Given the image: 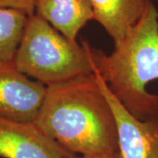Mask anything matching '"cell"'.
Returning <instances> with one entry per match:
<instances>
[{
  "label": "cell",
  "instance_id": "obj_5",
  "mask_svg": "<svg viewBox=\"0 0 158 158\" xmlns=\"http://www.w3.org/2000/svg\"><path fill=\"white\" fill-rule=\"evenodd\" d=\"M47 86L21 72L13 61H0V115L34 122Z\"/></svg>",
  "mask_w": 158,
  "mask_h": 158
},
{
  "label": "cell",
  "instance_id": "obj_11",
  "mask_svg": "<svg viewBox=\"0 0 158 158\" xmlns=\"http://www.w3.org/2000/svg\"><path fill=\"white\" fill-rule=\"evenodd\" d=\"M69 158H120L119 153H111V154H100V155H93V156H80Z\"/></svg>",
  "mask_w": 158,
  "mask_h": 158
},
{
  "label": "cell",
  "instance_id": "obj_4",
  "mask_svg": "<svg viewBox=\"0 0 158 158\" xmlns=\"http://www.w3.org/2000/svg\"><path fill=\"white\" fill-rule=\"evenodd\" d=\"M116 120L120 158H158V118L141 120L128 112L94 71Z\"/></svg>",
  "mask_w": 158,
  "mask_h": 158
},
{
  "label": "cell",
  "instance_id": "obj_8",
  "mask_svg": "<svg viewBox=\"0 0 158 158\" xmlns=\"http://www.w3.org/2000/svg\"><path fill=\"white\" fill-rule=\"evenodd\" d=\"M150 0H89L94 19L117 43L139 21Z\"/></svg>",
  "mask_w": 158,
  "mask_h": 158
},
{
  "label": "cell",
  "instance_id": "obj_10",
  "mask_svg": "<svg viewBox=\"0 0 158 158\" xmlns=\"http://www.w3.org/2000/svg\"><path fill=\"white\" fill-rule=\"evenodd\" d=\"M0 7L18 10L31 16L35 13V0H0Z\"/></svg>",
  "mask_w": 158,
  "mask_h": 158
},
{
  "label": "cell",
  "instance_id": "obj_6",
  "mask_svg": "<svg viewBox=\"0 0 158 158\" xmlns=\"http://www.w3.org/2000/svg\"><path fill=\"white\" fill-rule=\"evenodd\" d=\"M77 156L61 147L34 122L0 115V157L69 158Z\"/></svg>",
  "mask_w": 158,
  "mask_h": 158
},
{
  "label": "cell",
  "instance_id": "obj_3",
  "mask_svg": "<svg viewBox=\"0 0 158 158\" xmlns=\"http://www.w3.org/2000/svg\"><path fill=\"white\" fill-rule=\"evenodd\" d=\"M13 62L46 86L94 71L85 40H69L35 13L28 17Z\"/></svg>",
  "mask_w": 158,
  "mask_h": 158
},
{
  "label": "cell",
  "instance_id": "obj_1",
  "mask_svg": "<svg viewBox=\"0 0 158 158\" xmlns=\"http://www.w3.org/2000/svg\"><path fill=\"white\" fill-rule=\"evenodd\" d=\"M34 122L75 156L118 152L115 117L94 71L47 86Z\"/></svg>",
  "mask_w": 158,
  "mask_h": 158
},
{
  "label": "cell",
  "instance_id": "obj_2",
  "mask_svg": "<svg viewBox=\"0 0 158 158\" xmlns=\"http://www.w3.org/2000/svg\"><path fill=\"white\" fill-rule=\"evenodd\" d=\"M93 69L135 117L158 118V94L147 85L158 79V11L150 0L139 21L110 54L86 41Z\"/></svg>",
  "mask_w": 158,
  "mask_h": 158
},
{
  "label": "cell",
  "instance_id": "obj_9",
  "mask_svg": "<svg viewBox=\"0 0 158 158\" xmlns=\"http://www.w3.org/2000/svg\"><path fill=\"white\" fill-rule=\"evenodd\" d=\"M28 17L23 11L0 7V61H13Z\"/></svg>",
  "mask_w": 158,
  "mask_h": 158
},
{
  "label": "cell",
  "instance_id": "obj_7",
  "mask_svg": "<svg viewBox=\"0 0 158 158\" xmlns=\"http://www.w3.org/2000/svg\"><path fill=\"white\" fill-rule=\"evenodd\" d=\"M35 14L71 41H77L81 29L94 19L89 0H35Z\"/></svg>",
  "mask_w": 158,
  "mask_h": 158
}]
</instances>
